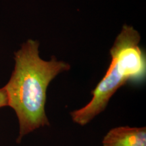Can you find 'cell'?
I'll return each instance as SVG.
<instances>
[{"label":"cell","instance_id":"3","mask_svg":"<svg viewBox=\"0 0 146 146\" xmlns=\"http://www.w3.org/2000/svg\"><path fill=\"white\" fill-rule=\"evenodd\" d=\"M104 146H146L145 127H116L110 129L102 141Z\"/></svg>","mask_w":146,"mask_h":146},{"label":"cell","instance_id":"2","mask_svg":"<svg viewBox=\"0 0 146 146\" xmlns=\"http://www.w3.org/2000/svg\"><path fill=\"white\" fill-rule=\"evenodd\" d=\"M141 36L133 27L124 25L110 53L111 62L103 78L92 91L91 101L70 113L74 123L85 126L105 110L113 95L128 83L145 80L146 56L139 46Z\"/></svg>","mask_w":146,"mask_h":146},{"label":"cell","instance_id":"1","mask_svg":"<svg viewBox=\"0 0 146 146\" xmlns=\"http://www.w3.org/2000/svg\"><path fill=\"white\" fill-rule=\"evenodd\" d=\"M39 42L29 39L15 53V66L10 79L3 87L8 106L15 111L19 122L17 142L29 133L50 125L45 113L47 89L60 73L70 70L68 63L53 56L49 61L41 59Z\"/></svg>","mask_w":146,"mask_h":146},{"label":"cell","instance_id":"4","mask_svg":"<svg viewBox=\"0 0 146 146\" xmlns=\"http://www.w3.org/2000/svg\"><path fill=\"white\" fill-rule=\"evenodd\" d=\"M7 106H8V98L5 89L3 87L2 89H0V108Z\"/></svg>","mask_w":146,"mask_h":146}]
</instances>
